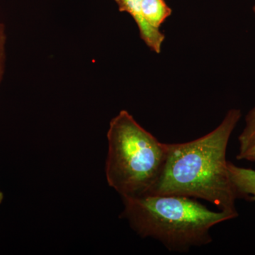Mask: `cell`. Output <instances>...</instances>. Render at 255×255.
Instances as JSON below:
<instances>
[{
  "mask_svg": "<svg viewBox=\"0 0 255 255\" xmlns=\"http://www.w3.org/2000/svg\"><path fill=\"white\" fill-rule=\"evenodd\" d=\"M241 116V110L233 109L219 127L204 136L183 143H166L163 170L150 194L201 199L220 211L238 214L226 152Z\"/></svg>",
  "mask_w": 255,
  "mask_h": 255,
  "instance_id": "cell-1",
  "label": "cell"
},
{
  "mask_svg": "<svg viewBox=\"0 0 255 255\" xmlns=\"http://www.w3.org/2000/svg\"><path fill=\"white\" fill-rule=\"evenodd\" d=\"M122 217L140 237L160 242L169 251L187 253L212 243L211 228L239 214L211 211L194 198L165 194L123 197Z\"/></svg>",
  "mask_w": 255,
  "mask_h": 255,
  "instance_id": "cell-2",
  "label": "cell"
},
{
  "mask_svg": "<svg viewBox=\"0 0 255 255\" xmlns=\"http://www.w3.org/2000/svg\"><path fill=\"white\" fill-rule=\"evenodd\" d=\"M106 177L122 197L150 194L163 170L167 148L127 111L111 121Z\"/></svg>",
  "mask_w": 255,
  "mask_h": 255,
  "instance_id": "cell-3",
  "label": "cell"
},
{
  "mask_svg": "<svg viewBox=\"0 0 255 255\" xmlns=\"http://www.w3.org/2000/svg\"><path fill=\"white\" fill-rule=\"evenodd\" d=\"M228 169L237 199L255 201V170L238 167L230 161Z\"/></svg>",
  "mask_w": 255,
  "mask_h": 255,
  "instance_id": "cell-4",
  "label": "cell"
},
{
  "mask_svg": "<svg viewBox=\"0 0 255 255\" xmlns=\"http://www.w3.org/2000/svg\"><path fill=\"white\" fill-rule=\"evenodd\" d=\"M246 122V127L238 137L239 153L236 157L244 153L255 142V107L247 115Z\"/></svg>",
  "mask_w": 255,
  "mask_h": 255,
  "instance_id": "cell-5",
  "label": "cell"
},
{
  "mask_svg": "<svg viewBox=\"0 0 255 255\" xmlns=\"http://www.w3.org/2000/svg\"><path fill=\"white\" fill-rule=\"evenodd\" d=\"M119 6V11H125L131 15L132 17L136 14L139 5L142 0H114Z\"/></svg>",
  "mask_w": 255,
  "mask_h": 255,
  "instance_id": "cell-6",
  "label": "cell"
},
{
  "mask_svg": "<svg viewBox=\"0 0 255 255\" xmlns=\"http://www.w3.org/2000/svg\"><path fill=\"white\" fill-rule=\"evenodd\" d=\"M6 33H5L4 25L0 23V83L2 80L4 73L5 60H6Z\"/></svg>",
  "mask_w": 255,
  "mask_h": 255,
  "instance_id": "cell-7",
  "label": "cell"
},
{
  "mask_svg": "<svg viewBox=\"0 0 255 255\" xmlns=\"http://www.w3.org/2000/svg\"><path fill=\"white\" fill-rule=\"evenodd\" d=\"M237 159H246L250 162H255V142L241 155L236 157Z\"/></svg>",
  "mask_w": 255,
  "mask_h": 255,
  "instance_id": "cell-8",
  "label": "cell"
},
{
  "mask_svg": "<svg viewBox=\"0 0 255 255\" xmlns=\"http://www.w3.org/2000/svg\"><path fill=\"white\" fill-rule=\"evenodd\" d=\"M3 199H4V194H3L2 191L0 189V204L2 203Z\"/></svg>",
  "mask_w": 255,
  "mask_h": 255,
  "instance_id": "cell-9",
  "label": "cell"
},
{
  "mask_svg": "<svg viewBox=\"0 0 255 255\" xmlns=\"http://www.w3.org/2000/svg\"><path fill=\"white\" fill-rule=\"evenodd\" d=\"M253 11H254L255 14V5L254 6V7H253Z\"/></svg>",
  "mask_w": 255,
  "mask_h": 255,
  "instance_id": "cell-10",
  "label": "cell"
}]
</instances>
